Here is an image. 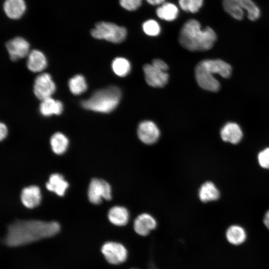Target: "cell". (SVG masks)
<instances>
[{
	"label": "cell",
	"mask_w": 269,
	"mask_h": 269,
	"mask_svg": "<svg viewBox=\"0 0 269 269\" xmlns=\"http://www.w3.org/2000/svg\"><path fill=\"white\" fill-rule=\"evenodd\" d=\"M199 197L204 203L216 201L220 197V192L211 181L204 183L199 190Z\"/></svg>",
	"instance_id": "cell-21"
},
{
	"label": "cell",
	"mask_w": 269,
	"mask_h": 269,
	"mask_svg": "<svg viewBox=\"0 0 269 269\" xmlns=\"http://www.w3.org/2000/svg\"><path fill=\"white\" fill-rule=\"evenodd\" d=\"M148 269H157L156 268V267L153 264H151L150 265Z\"/></svg>",
	"instance_id": "cell-35"
},
{
	"label": "cell",
	"mask_w": 269,
	"mask_h": 269,
	"mask_svg": "<svg viewBox=\"0 0 269 269\" xmlns=\"http://www.w3.org/2000/svg\"><path fill=\"white\" fill-rule=\"evenodd\" d=\"M89 201L92 204H99L102 199L110 200L112 198V189L106 181L94 178L89 185L87 192Z\"/></svg>",
	"instance_id": "cell-7"
},
{
	"label": "cell",
	"mask_w": 269,
	"mask_h": 269,
	"mask_svg": "<svg viewBox=\"0 0 269 269\" xmlns=\"http://www.w3.org/2000/svg\"><path fill=\"white\" fill-rule=\"evenodd\" d=\"M112 67L114 73L120 77L127 76L131 71V64L126 58L117 57L112 62Z\"/></svg>",
	"instance_id": "cell-26"
},
{
	"label": "cell",
	"mask_w": 269,
	"mask_h": 269,
	"mask_svg": "<svg viewBox=\"0 0 269 269\" xmlns=\"http://www.w3.org/2000/svg\"><path fill=\"white\" fill-rule=\"evenodd\" d=\"M27 66L33 72H39L47 66V60L44 54L37 50H33L28 55Z\"/></svg>",
	"instance_id": "cell-18"
},
{
	"label": "cell",
	"mask_w": 269,
	"mask_h": 269,
	"mask_svg": "<svg viewBox=\"0 0 269 269\" xmlns=\"http://www.w3.org/2000/svg\"><path fill=\"white\" fill-rule=\"evenodd\" d=\"M91 34L96 39L119 43L126 39L127 31L125 27L114 23L100 21L97 22L95 27L91 30Z\"/></svg>",
	"instance_id": "cell-6"
},
{
	"label": "cell",
	"mask_w": 269,
	"mask_h": 269,
	"mask_svg": "<svg viewBox=\"0 0 269 269\" xmlns=\"http://www.w3.org/2000/svg\"><path fill=\"white\" fill-rule=\"evenodd\" d=\"M142 29L146 34L152 36L158 35L160 31L159 24L153 19H149L144 22Z\"/></svg>",
	"instance_id": "cell-28"
},
{
	"label": "cell",
	"mask_w": 269,
	"mask_h": 269,
	"mask_svg": "<svg viewBox=\"0 0 269 269\" xmlns=\"http://www.w3.org/2000/svg\"><path fill=\"white\" fill-rule=\"evenodd\" d=\"M45 186L48 190L59 196H63L69 186V184L61 174L53 173L49 176Z\"/></svg>",
	"instance_id": "cell-17"
},
{
	"label": "cell",
	"mask_w": 269,
	"mask_h": 269,
	"mask_svg": "<svg viewBox=\"0 0 269 269\" xmlns=\"http://www.w3.org/2000/svg\"><path fill=\"white\" fill-rule=\"evenodd\" d=\"M178 9L173 3L164 2L156 10L157 16L161 19L171 21L175 20L178 15Z\"/></svg>",
	"instance_id": "cell-23"
},
{
	"label": "cell",
	"mask_w": 269,
	"mask_h": 269,
	"mask_svg": "<svg viewBox=\"0 0 269 269\" xmlns=\"http://www.w3.org/2000/svg\"><path fill=\"white\" fill-rule=\"evenodd\" d=\"M137 134L139 139L144 143L151 144L159 138L160 131L156 124L150 121H143L139 123Z\"/></svg>",
	"instance_id": "cell-11"
},
{
	"label": "cell",
	"mask_w": 269,
	"mask_h": 269,
	"mask_svg": "<svg viewBox=\"0 0 269 269\" xmlns=\"http://www.w3.org/2000/svg\"><path fill=\"white\" fill-rule=\"evenodd\" d=\"M63 110V107L61 102L55 100L51 97L42 100L39 107L40 113L45 117L52 115H59L61 114Z\"/></svg>",
	"instance_id": "cell-20"
},
{
	"label": "cell",
	"mask_w": 269,
	"mask_h": 269,
	"mask_svg": "<svg viewBox=\"0 0 269 269\" xmlns=\"http://www.w3.org/2000/svg\"><path fill=\"white\" fill-rule=\"evenodd\" d=\"M7 134V129L5 125L2 123H1L0 124V139L2 140L4 138H5Z\"/></svg>",
	"instance_id": "cell-32"
},
{
	"label": "cell",
	"mask_w": 269,
	"mask_h": 269,
	"mask_svg": "<svg viewBox=\"0 0 269 269\" xmlns=\"http://www.w3.org/2000/svg\"><path fill=\"white\" fill-rule=\"evenodd\" d=\"M55 84L51 76L42 73L37 76L34 81L33 92L36 97L41 101L51 97L55 92Z\"/></svg>",
	"instance_id": "cell-9"
},
{
	"label": "cell",
	"mask_w": 269,
	"mask_h": 269,
	"mask_svg": "<svg viewBox=\"0 0 269 269\" xmlns=\"http://www.w3.org/2000/svg\"><path fill=\"white\" fill-rule=\"evenodd\" d=\"M243 134L240 126L234 122H228L220 131L222 139L232 144L238 143L243 137Z\"/></svg>",
	"instance_id": "cell-15"
},
{
	"label": "cell",
	"mask_w": 269,
	"mask_h": 269,
	"mask_svg": "<svg viewBox=\"0 0 269 269\" xmlns=\"http://www.w3.org/2000/svg\"><path fill=\"white\" fill-rule=\"evenodd\" d=\"M6 49L10 58L12 61H16L28 55L29 44L23 38L16 37L8 41L5 44Z\"/></svg>",
	"instance_id": "cell-12"
},
{
	"label": "cell",
	"mask_w": 269,
	"mask_h": 269,
	"mask_svg": "<svg viewBox=\"0 0 269 269\" xmlns=\"http://www.w3.org/2000/svg\"><path fill=\"white\" fill-rule=\"evenodd\" d=\"M224 10L235 19H243L245 12L252 21L258 19L261 15L259 6L253 0H222Z\"/></svg>",
	"instance_id": "cell-5"
},
{
	"label": "cell",
	"mask_w": 269,
	"mask_h": 269,
	"mask_svg": "<svg viewBox=\"0 0 269 269\" xmlns=\"http://www.w3.org/2000/svg\"><path fill=\"white\" fill-rule=\"evenodd\" d=\"M151 64L155 68L164 72H166L168 69V65L166 63L160 59H154L152 61Z\"/></svg>",
	"instance_id": "cell-31"
},
{
	"label": "cell",
	"mask_w": 269,
	"mask_h": 269,
	"mask_svg": "<svg viewBox=\"0 0 269 269\" xmlns=\"http://www.w3.org/2000/svg\"><path fill=\"white\" fill-rule=\"evenodd\" d=\"M156 221L151 215L147 213H142L134 220V229L138 235L146 236L156 228Z\"/></svg>",
	"instance_id": "cell-13"
},
{
	"label": "cell",
	"mask_w": 269,
	"mask_h": 269,
	"mask_svg": "<svg viewBox=\"0 0 269 269\" xmlns=\"http://www.w3.org/2000/svg\"><path fill=\"white\" fill-rule=\"evenodd\" d=\"M122 96L120 89L110 86L95 92L89 99L81 102L82 107L94 112L109 113L119 105Z\"/></svg>",
	"instance_id": "cell-4"
},
{
	"label": "cell",
	"mask_w": 269,
	"mask_h": 269,
	"mask_svg": "<svg viewBox=\"0 0 269 269\" xmlns=\"http://www.w3.org/2000/svg\"><path fill=\"white\" fill-rule=\"evenodd\" d=\"M232 70L231 66L221 59H205L197 65L195 75L196 81L201 88L216 92L220 90V84L214 74L227 78L231 76Z\"/></svg>",
	"instance_id": "cell-3"
},
{
	"label": "cell",
	"mask_w": 269,
	"mask_h": 269,
	"mask_svg": "<svg viewBox=\"0 0 269 269\" xmlns=\"http://www.w3.org/2000/svg\"><path fill=\"white\" fill-rule=\"evenodd\" d=\"M258 160L262 168L269 169V147L264 149L258 153Z\"/></svg>",
	"instance_id": "cell-29"
},
{
	"label": "cell",
	"mask_w": 269,
	"mask_h": 269,
	"mask_svg": "<svg viewBox=\"0 0 269 269\" xmlns=\"http://www.w3.org/2000/svg\"><path fill=\"white\" fill-rule=\"evenodd\" d=\"M108 219L113 225L124 226L127 225L129 220V213L124 207L115 206L108 212Z\"/></svg>",
	"instance_id": "cell-19"
},
{
	"label": "cell",
	"mask_w": 269,
	"mask_h": 269,
	"mask_svg": "<svg viewBox=\"0 0 269 269\" xmlns=\"http://www.w3.org/2000/svg\"><path fill=\"white\" fill-rule=\"evenodd\" d=\"M226 237L227 241L234 245H239L246 240L247 234L241 226L234 225L230 226L226 231Z\"/></svg>",
	"instance_id": "cell-22"
},
{
	"label": "cell",
	"mask_w": 269,
	"mask_h": 269,
	"mask_svg": "<svg viewBox=\"0 0 269 269\" xmlns=\"http://www.w3.org/2000/svg\"><path fill=\"white\" fill-rule=\"evenodd\" d=\"M179 4L183 10L191 13L197 12L203 4V0H178Z\"/></svg>",
	"instance_id": "cell-27"
},
{
	"label": "cell",
	"mask_w": 269,
	"mask_h": 269,
	"mask_svg": "<svg viewBox=\"0 0 269 269\" xmlns=\"http://www.w3.org/2000/svg\"><path fill=\"white\" fill-rule=\"evenodd\" d=\"M3 10L6 16L11 19H18L24 14L26 5L24 0H5Z\"/></svg>",
	"instance_id": "cell-16"
},
{
	"label": "cell",
	"mask_w": 269,
	"mask_h": 269,
	"mask_svg": "<svg viewBox=\"0 0 269 269\" xmlns=\"http://www.w3.org/2000/svg\"><path fill=\"white\" fill-rule=\"evenodd\" d=\"M68 86L71 93L75 95H80L87 89V85L84 76L78 74L72 77Z\"/></svg>",
	"instance_id": "cell-25"
},
{
	"label": "cell",
	"mask_w": 269,
	"mask_h": 269,
	"mask_svg": "<svg viewBox=\"0 0 269 269\" xmlns=\"http://www.w3.org/2000/svg\"><path fill=\"white\" fill-rule=\"evenodd\" d=\"M101 252L106 261L112 265L121 264L128 258L127 249L124 245L118 242L105 243L102 247Z\"/></svg>",
	"instance_id": "cell-8"
},
{
	"label": "cell",
	"mask_w": 269,
	"mask_h": 269,
	"mask_svg": "<svg viewBox=\"0 0 269 269\" xmlns=\"http://www.w3.org/2000/svg\"><path fill=\"white\" fill-rule=\"evenodd\" d=\"M142 0H120V4L122 7L129 11L136 10L140 7Z\"/></svg>",
	"instance_id": "cell-30"
},
{
	"label": "cell",
	"mask_w": 269,
	"mask_h": 269,
	"mask_svg": "<svg viewBox=\"0 0 269 269\" xmlns=\"http://www.w3.org/2000/svg\"><path fill=\"white\" fill-rule=\"evenodd\" d=\"M143 71L145 81L150 86L161 88L168 82L169 78L168 73L155 68L152 64H146L144 65Z\"/></svg>",
	"instance_id": "cell-10"
},
{
	"label": "cell",
	"mask_w": 269,
	"mask_h": 269,
	"mask_svg": "<svg viewBox=\"0 0 269 269\" xmlns=\"http://www.w3.org/2000/svg\"><path fill=\"white\" fill-rule=\"evenodd\" d=\"M263 221L266 227L269 230V210L266 213Z\"/></svg>",
	"instance_id": "cell-33"
},
{
	"label": "cell",
	"mask_w": 269,
	"mask_h": 269,
	"mask_svg": "<svg viewBox=\"0 0 269 269\" xmlns=\"http://www.w3.org/2000/svg\"><path fill=\"white\" fill-rule=\"evenodd\" d=\"M149 4L152 5L161 4L165 0H146Z\"/></svg>",
	"instance_id": "cell-34"
},
{
	"label": "cell",
	"mask_w": 269,
	"mask_h": 269,
	"mask_svg": "<svg viewBox=\"0 0 269 269\" xmlns=\"http://www.w3.org/2000/svg\"><path fill=\"white\" fill-rule=\"evenodd\" d=\"M50 143L53 152L60 155L66 151L68 146L69 140L64 134L57 132L51 136Z\"/></svg>",
	"instance_id": "cell-24"
},
{
	"label": "cell",
	"mask_w": 269,
	"mask_h": 269,
	"mask_svg": "<svg viewBox=\"0 0 269 269\" xmlns=\"http://www.w3.org/2000/svg\"><path fill=\"white\" fill-rule=\"evenodd\" d=\"M40 189L36 185H30L22 189L20 200L22 204L28 208H33L38 206L41 202Z\"/></svg>",
	"instance_id": "cell-14"
},
{
	"label": "cell",
	"mask_w": 269,
	"mask_h": 269,
	"mask_svg": "<svg viewBox=\"0 0 269 269\" xmlns=\"http://www.w3.org/2000/svg\"><path fill=\"white\" fill-rule=\"evenodd\" d=\"M217 34L210 27L201 28L197 20H187L181 27L179 41L184 48L191 51H204L210 49L217 40Z\"/></svg>",
	"instance_id": "cell-2"
},
{
	"label": "cell",
	"mask_w": 269,
	"mask_h": 269,
	"mask_svg": "<svg viewBox=\"0 0 269 269\" xmlns=\"http://www.w3.org/2000/svg\"><path fill=\"white\" fill-rule=\"evenodd\" d=\"M60 229V225L55 221H17L8 226L4 241L10 247L24 245L53 236L59 232Z\"/></svg>",
	"instance_id": "cell-1"
},
{
	"label": "cell",
	"mask_w": 269,
	"mask_h": 269,
	"mask_svg": "<svg viewBox=\"0 0 269 269\" xmlns=\"http://www.w3.org/2000/svg\"></svg>",
	"instance_id": "cell-36"
}]
</instances>
